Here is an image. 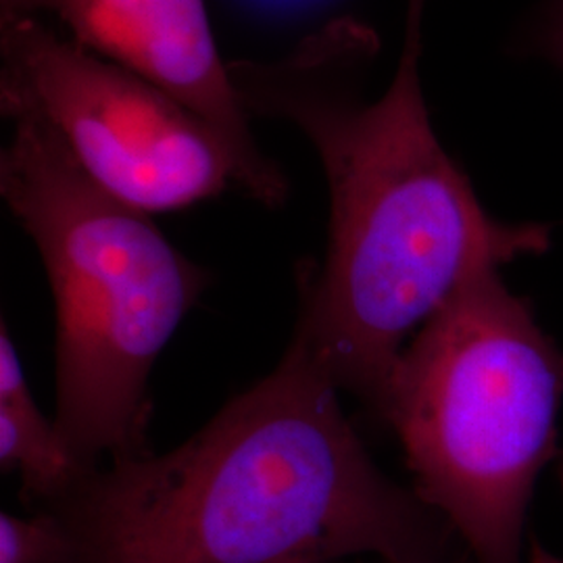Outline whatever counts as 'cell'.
Masks as SVG:
<instances>
[{"label": "cell", "mask_w": 563, "mask_h": 563, "mask_svg": "<svg viewBox=\"0 0 563 563\" xmlns=\"http://www.w3.org/2000/svg\"><path fill=\"white\" fill-rule=\"evenodd\" d=\"M423 7L409 0L401 59L374 101L363 90L380 44L351 18L282 59L230 63L246 111L295 123L322 162L325 255L301 269L292 336L376 418L426 323L472 282L551 246L549 225L493 218L439 141L420 81Z\"/></svg>", "instance_id": "obj_1"}, {"label": "cell", "mask_w": 563, "mask_h": 563, "mask_svg": "<svg viewBox=\"0 0 563 563\" xmlns=\"http://www.w3.org/2000/svg\"><path fill=\"white\" fill-rule=\"evenodd\" d=\"M339 393L292 336L267 376L180 446L107 462L38 509L65 530L67 563H332L365 553L474 563L413 488L380 472Z\"/></svg>", "instance_id": "obj_2"}, {"label": "cell", "mask_w": 563, "mask_h": 563, "mask_svg": "<svg viewBox=\"0 0 563 563\" xmlns=\"http://www.w3.org/2000/svg\"><path fill=\"white\" fill-rule=\"evenodd\" d=\"M0 195L36 244L55 299V423L81 470L151 453L148 378L209 272L184 257L148 213L107 195L53 130L4 113Z\"/></svg>", "instance_id": "obj_3"}, {"label": "cell", "mask_w": 563, "mask_h": 563, "mask_svg": "<svg viewBox=\"0 0 563 563\" xmlns=\"http://www.w3.org/2000/svg\"><path fill=\"white\" fill-rule=\"evenodd\" d=\"M562 402V346L493 272L407 344L378 420L401 441L413 493L472 562L526 563V518Z\"/></svg>", "instance_id": "obj_4"}, {"label": "cell", "mask_w": 563, "mask_h": 563, "mask_svg": "<svg viewBox=\"0 0 563 563\" xmlns=\"http://www.w3.org/2000/svg\"><path fill=\"white\" fill-rule=\"evenodd\" d=\"M2 115L27 111L81 172L148 216L242 192L286 197L249 169L213 125L157 86L86 51L32 15H0Z\"/></svg>", "instance_id": "obj_5"}, {"label": "cell", "mask_w": 563, "mask_h": 563, "mask_svg": "<svg viewBox=\"0 0 563 563\" xmlns=\"http://www.w3.org/2000/svg\"><path fill=\"white\" fill-rule=\"evenodd\" d=\"M55 15L86 51L128 69L218 130L249 169L288 197L251 130L205 0H0V15Z\"/></svg>", "instance_id": "obj_6"}, {"label": "cell", "mask_w": 563, "mask_h": 563, "mask_svg": "<svg viewBox=\"0 0 563 563\" xmlns=\"http://www.w3.org/2000/svg\"><path fill=\"white\" fill-rule=\"evenodd\" d=\"M0 465L4 474L20 476L21 501L30 511L59 501L90 474L34 401L7 322L0 323Z\"/></svg>", "instance_id": "obj_7"}, {"label": "cell", "mask_w": 563, "mask_h": 563, "mask_svg": "<svg viewBox=\"0 0 563 563\" xmlns=\"http://www.w3.org/2000/svg\"><path fill=\"white\" fill-rule=\"evenodd\" d=\"M69 541L55 516L0 514V563H67Z\"/></svg>", "instance_id": "obj_8"}, {"label": "cell", "mask_w": 563, "mask_h": 563, "mask_svg": "<svg viewBox=\"0 0 563 563\" xmlns=\"http://www.w3.org/2000/svg\"><path fill=\"white\" fill-rule=\"evenodd\" d=\"M520 38L528 53L543 57L563 71V0H543Z\"/></svg>", "instance_id": "obj_9"}, {"label": "cell", "mask_w": 563, "mask_h": 563, "mask_svg": "<svg viewBox=\"0 0 563 563\" xmlns=\"http://www.w3.org/2000/svg\"><path fill=\"white\" fill-rule=\"evenodd\" d=\"M526 563H563V558L553 555L551 551H547L543 544L534 543L530 544L528 549V555H526Z\"/></svg>", "instance_id": "obj_10"}, {"label": "cell", "mask_w": 563, "mask_h": 563, "mask_svg": "<svg viewBox=\"0 0 563 563\" xmlns=\"http://www.w3.org/2000/svg\"><path fill=\"white\" fill-rule=\"evenodd\" d=\"M558 474H560V481H562L563 486V453H560V457H558Z\"/></svg>", "instance_id": "obj_11"}, {"label": "cell", "mask_w": 563, "mask_h": 563, "mask_svg": "<svg viewBox=\"0 0 563 563\" xmlns=\"http://www.w3.org/2000/svg\"><path fill=\"white\" fill-rule=\"evenodd\" d=\"M332 563H339V562H332ZM383 563H416V562H383Z\"/></svg>", "instance_id": "obj_12"}]
</instances>
